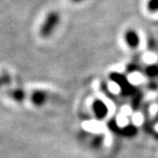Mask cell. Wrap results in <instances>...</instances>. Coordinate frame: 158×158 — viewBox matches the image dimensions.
<instances>
[{
  "label": "cell",
  "instance_id": "6da1fadb",
  "mask_svg": "<svg viewBox=\"0 0 158 158\" xmlns=\"http://www.w3.org/2000/svg\"><path fill=\"white\" fill-rule=\"evenodd\" d=\"M60 20H61V18H60L59 12H56V11L48 12L45 20L43 22V24L41 25V27H40V30H39L40 36L43 37V38L49 37L53 33L56 28L58 27Z\"/></svg>",
  "mask_w": 158,
  "mask_h": 158
},
{
  "label": "cell",
  "instance_id": "7a4b0ae2",
  "mask_svg": "<svg viewBox=\"0 0 158 158\" xmlns=\"http://www.w3.org/2000/svg\"><path fill=\"white\" fill-rule=\"evenodd\" d=\"M110 78H111L116 84L119 85L123 94H125V96L131 94L135 91V87L129 83L127 81V79H126V77L123 76V75L119 74V73H112L110 75Z\"/></svg>",
  "mask_w": 158,
  "mask_h": 158
},
{
  "label": "cell",
  "instance_id": "3957f363",
  "mask_svg": "<svg viewBox=\"0 0 158 158\" xmlns=\"http://www.w3.org/2000/svg\"><path fill=\"white\" fill-rule=\"evenodd\" d=\"M124 41L129 48L135 49L140 45V36L137 33V31H135L134 29H128L124 33Z\"/></svg>",
  "mask_w": 158,
  "mask_h": 158
},
{
  "label": "cell",
  "instance_id": "277c9868",
  "mask_svg": "<svg viewBox=\"0 0 158 158\" xmlns=\"http://www.w3.org/2000/svg\"><path fill=\"white\" fill-rule=\"evenodd\" d=\"M91 108H93L96 117L100 120L104 119L108 114V108H107L106 104L101 100H94L93 105H91Z\"/></svg>",
  "mask_w": 158,
  "mask_h": 158
},
{
  "label": "cell",
  "instance_id": "5b68a950",
  "mask_svg": "<svg viewBox=\"0 0 158 158\" xmlns=\"http://www.w3.org/2000/svg\"><path fill=\"white\" fill-rule=\"evenodd\" d=\"M47 100V96L45 91L42 90H35L33 91L32 94H31V101L34 105H36L37 107H41L44 103L46 102Z\"/></svg>",
  "mask_w": 158,
  "mask_h": 158
},
{
  "label": "cell",
  "instance_id": "8992f818",
  "mask_svg": "<svg viewBox=\"0 0 158 158\" xmlns=\"http://www.w3.org/2000/svg\"><path fill=\"white\" fill-rule=\"evenodd\" d=\"M9 96L17 102H22L25 99V91L21 88H15L9 91Z\"/></svg>",
  "mask_w": 158,
  "mask_h": 158
},
{
  "label": "cell",
  "instance_id": "52a82bcc",
  "mask_svg": "<svg viewBox=\"0 0 158 158\" xmlns=\"http://www.w3.org/2000/svg\"><path fill=\"white\" fill-rule=\"evenodd\" d=\"M146 7H147V10L149 12H157L158 11V0H148Z\"/></svg>",
  "mask_w": 158,
  "mask_h": 158
},
{
  "label": "cell",
  "instance_id": "ba28073f",
  "mask_svg": "<svg viewBox=\"0 0 158 158\" xmlns=\"http://www.w3.org/2000/svg\"><path fill=\"white\" fill-rule=\"evenodd\" d=\"M146 74L148 76H156L158 74V66L152 65L146 68Z\"/></svg>",
  "mask_w": 158,
  "mask_h": 158
},
{
  "label": "cell",
  "instance_id": "9c48e42d",
  "mask_svg": "<svg viewBox=\"0 0 158 158\" xmlns=\"http://www.w3.org/2000/svg\"><path fill=\"white\" fill-rule=\"evenodd\" d=\"M135 132H137V128L132 125L126 126V127L123 129V134L125 135H127V137H132L134 135H135Z\"/></svg>",
  "mask_w": 158,
  "mask_h": 158
},
{
  "label": "cell",
  "instance_id": "30bf717a",
  "mask_svg": "<svg viewBox=\"0 0 158 158\" xmlns=\"http://www.w3.org/2000/svg\"><path fill=\"white\" fill-rule=\"evenodd\" d=\"M72 2H74V3H79V2H82V1H84V0H71Z\"/></svg>",
  "mask_w": 158,
  "mask_h": 158
}]
</instances>
